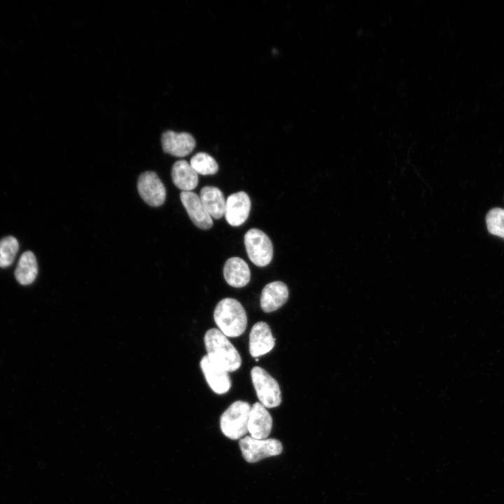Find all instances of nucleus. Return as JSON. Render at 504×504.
I'll return each mask as SVG.
<instances>
[{
  "label": "nucleus",
  "instance_id": "obj_12",
  "mask_svg": "<svg viewBox=\"0 0 504 504\" xmlns=\"http://www.w3.org/2000/svg\"><path fill=\"white\" fill-rule=\"evenodd\" d=\"M200 366L207 383L217 394L227 393L231 387L228 372L211 361L207 355L202 357Z\"/></svg>",
  "mask_w": 504,
  "mask_h": 504
},
{
  "label": "nucleus",
  "instance_id": "obj_5",
  "mask_svg": "<svg viewBox=\"0 0 504 504\" xmlns=\"http://www.w3.org/2000/svg\"><path fill=\"white\" fill-rule=\"evenodd\" d=\"M239 444L245 461L252 463L279 455L283 450L281 442L274 438L258 440L246 435L240 439Z\"/></svg>",
  "mask_w": 504,
  "mask_h": 504
},
{
  "label": "nucleus",
  "instance_id": "obj_18",
  "mask_svg": "<svg viewBox=\"0 0 504 504\" xmlns=\"http://www.w3.org/2000/svg\"><path fill=\"white\" fill-rule=\"evenodd\" d=\"M38 274L36 258L31 251H25L20 256L15 271L16 280L21 285L31 284Z\"/></svg>",
  "mask_w": 504,
  "mask_h": 504
},
{
  "label": "nucleus",
  "instance_id": "obj_22",
  "mask_svg": "<svg viewBox=\"0 0 504 504\" xmlns=\"http://www.w3.org/2000/svg\"><path fill=\"white\" fill-rule=\"evenodd\" d=\"M258 360H259V359H258V358H255V361H258Z\"/></svg>",
  "mask_w": 504,
  "mask_h": 504
},
{
  "label": "nucleus",
  "instance_id": "obj_1",
  "mask_svg": "<svg viewBox=\"0 0 504 504\" xmlns=\"http://www.w3.org/2000/svg\"><path fill=\"white\" fill-rule=\"evenodd\" d=\"M204 341L207 356L211 361L227 372H234L240 368L241 358L239 352L220 330H208Z\"/></svg>",
  "mask_w": 504,
  "mask_h": 504
},
{
  "label": "nucleus",
  "instance_id": "obj_11",
  "mask_svg": "<svg viewBox=\"0 0 504 504\" xmlns=\"http://www.w3.org/2000/svg\"><path fill=\"white\" fill-rule=\"evenodd\" d=\"M275 345L269 325L259 321L253 325L249 335V352L255 358L269 353Z\"/></svg>",
  "mask_w": 504,
  "mask_h": 504
},
{
  "label": "nucleus",
  "instance_id": "obj_6",
  "mask_svg": "<svg viewBox=\"0 0 504 504\" xmlns=\"http://www.w3.org/2000/svg\"><path fill=\"white\" fill-rule=\"evenodd\" d=\"M244 244L251 261L258 267L269 265L273 257V245L269 237L257 228L250 229L244 235Z\"/></svg>",
  "mask_w": 504,
  "mask_h": 504
},
{
  "label": "nucleus",
  "instance_id": "obj_15",
  "mask_svg": "<svg viewBox=\"0 0 504 504\" xmlns=\"http://www.w3.org/2000/svg\"><path fill=\"white\" fill-rule=\"evenodd\" d=\"M223 276L230 286L241 288L249 282L251 272L248 265L243 259L232 257L227 259L225 263Z\"/></svg>",
  "mask_w": 504,
  "mask_h": 504
},
{
  "label": "nucleus",
  "instance_id": "obj_4",
  "mask_svg": "<svg viewBox=\"0 0 504 504\" xmlns=\"http://www.w3.org/2000/svg\"><path fill=\"white\" fill-rule=\"evenodd\" d=\"M251 375L260 403L267 408L278 407L281 402V393L276 380L258 366L252 368Z\"/></svg>",
  "mask_w": 504,
  "mask_h": 504
},
{
  "label": "nucleus",
  "instance_id": "obj_14",
  "mask_svg": "<svg viewBox=\"0 0 504 504\" xmlns=\"http://www.w3.org/2000/svg\"><path fill=\"white\" fill-rule=\"evenodd\" d=\"M288 288L282 281H276L267 284L260 296V307L266 313L277 310L288 300Z\"/></svg>",
  "mask_w": 504,
  "mask_h": 504
},
{
  "label": "nucleus",
  "instance_id": "obj_16",
  "mask_svg": "<svg viewBox=\"0 0 504 504\" xmlns=\"http://www.w3.org/2000/svg\"><path fill=\"white\" fill-rule=\"evenodd\" d=\"M172 178L174 185L183 191H191L198 183V175L190 163L181 160L172 166Z\"/></svg>",
  "mask_w": 504,
  "mask_h": 504
},
{
  "label": "nucleus",
  "instance_id": "obj_9",
  "mask_svg": "<svg viewBox=\"0 0 504 504\" xmlns=\"http://www.w3.org/2000/svg\"><path fill=\"white\" fill-rule=\"evenodd\" d=\"M161 142L163 150L176 157H185L195 147L194 137L187 132L167 131L162 134Z\"/></svg>",
  "mask_w": 504,
  "mask_h": 504
},
{
  "label": "nucleus",
  "instance_id": "obj_17",
  "mask_svg": "<svg viewBox=\"0 0 504 504\" xmlns=\"http://www.w3.org/2000/svg\"><path fill=\"white\" fill-rule=\"evenodd\" d=\"M199 197L211 218L219 219L224 216L225 200L219 188L214 186H204L201 189Z\"/></svg>",
  "mask_w": 504,
  "mask_h": 504
},
{
  "label": "nucleus",
  "instance_id": "obj_7",
  "mask_svg": "<svg viewBox=\"0 0 504 504\" xmlns=\"http://www.w3.org/2000/svg\"><path fill=\"white\" fill-rule=\"evenodd\" d=\"M137 189L141 197L150 206H159L165 201V187L153 172H146L139 176Z\"/></svg>",
  "mask_w": 504,
  "mask_h": 504
},
{
  "label": "nucleus",
  "instance_id": "obj_2",
  "mask_svg": "<svg viewBox=\"0 0 504 504\" xmlns=\"http://www.w3.org/2000/svg\"><path fill=\"white\" fill-rule=\"evenodd\" d=\"M214 318L219 330L226 336L238 337L247 326V316L241 304L237 300L226 298L216 304Z\"/></svg>",
  "mask_w": 504,
  "mask_h": 504
},
{
  "label": "nucleus",
  "instance_id": "obj_10",
  "mask_svg": "<svg viewBox=\"0 0 504 504\" xmlns=\"http://www.w3.org/2000/svg\"><path fill=\"white\" fill-rule=\"evenodd\" d=\"M180 198L190 218L196 226L203 230H208L213 226L212 218L197 194L192 191H182Z\"/></svg>",
  "mask_w": 504,
  "mask_h": 504
},
{
  "label": "nucleus",
  "instance_id": "obj_21",
  "mask_svg": "<svg viewBox=\"0 0 504 504\" xmlns=\"http://www.w3.org/2000/svg\"><path fill=\"white\" fill-rule=\"evenodd\" d=\"M489 232L504 239V209L494 208L491 209L486 217Z\"/></svg>",
  "mask_w": 504,
  "mask_h": 504
},
{
  "label": "nucleus",
  "instance_id": "obj_3",
  "mask_svg": "<svg viewBox=\"0 0 504 504\" xmlns=\"http://www.w3.org/2000/svg\"><path fill=\"white\" fill-rule=\"evenodd\" d=\"M251 410L247 402L237 400L232 403L220 418L222 433L231 440L242 438L248 432Z\"/></svg>",
  "mask_w": 504,
  "mask_h": 504
},
{
  "label": "nucleus",
  "instance_id": "obj_8",
  "mask_svg": "<svg viewBox=\"0 0 504 504\" xmlns=\"http://www.w3.org/2000/svg\"><path fill=\"white\" fill-rule=\"evenodd\" d=\"M251 203L248 194L239 191L228 196L225 201V217L232 226H239L248 218Z\"/></svg>",
  "mask_w": 504,
  "mask_h": 504
},
{
  "label": "nucleus",
  "instance_id": "obj_19",
  "mask_svg": "<svg viewBox=\"0 0 504 504\" xmlns=\"http://www.w3.org/2000/svg\"><path fill=\"white\" fill-rule=\"evenodd\" d=\"M190 164L197 174L202 175H213L218 171V164L215 159L204 152L195 154L190 159Z\"/></svg>",
  "mask_w": 504,
  "mask_h": 504
},
{
  "label": "nucleus",
  "instance_id": "obj_20",
  "mask_svg": "<svg viewBox=\"0 0 504 504\" xmlns=\"http://www.w3.org/2000/svg\"><path fill=\"white\" fill-rule=\"evenodd\" d=\"M19 249L18 240L12 236H8L0 240V267H6L15 260Z\"/></svg>",
  "mask_w": 504,
  "mask_h": 504
},
{
  "label": "nucleus",
  "instance_id": "obj_13",
  "mask_svg": "<svg viewBox=\"0 0 504 504\" xmlns=\"http://www.w3.org/2000/svg\"><path fill=\"white\" fill-rule=\"evenodd\" d=\"M272 428V418L270 412L260 402L251 407L248 422V432L253 438L266 439Z\"/></svg>",
  "mask_w": 504,
  "mask_h": 504
}]
</instances>
